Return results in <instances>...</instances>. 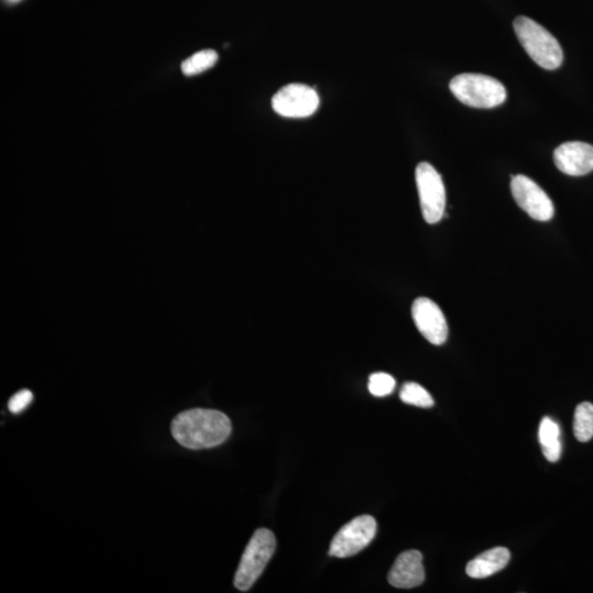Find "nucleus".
Wrapping results in <instances>:
<instances>
[{
  "mask_svg": "<svg viewBox=\"0 0 593 593\" xmlns=\"http://www.w3.org/2000/svg\"><path fill=\"white\" fill-rule=\"evenodd\" d=\"M376 532H378V524L373 516H357L334 536L329 554L337 558L354 556L370 544Z\"/></svg>",
  "mask_w": 593,
  "mask_h": 593,
  "instance_id": "nucleus-6",
  "label": "nucleus"
},
{
  "mask_svg": "<svg viewBox=\"0 0 593 593\" xmlns=\"http://www.w3.org/2000/svg\"><path fill=\"white\" fill-rule=\"evenodd\" d=\"M411 312L418 332L432 345H444L449 337V327L439 305L426 296H420L414 300Z\"/></svg>",
  "mask_w": 593,
  "mask_h": 593,
  "instance_id": "nucleus-9",
  "label": "nucleus"
},
{
  "mask_svg": "<svg viewBox=\"0 0 593 593\" xmlns=\"http://www.w3.org/2000/svg\"><path fill=\"white\" fill-rule=\"evenodd\" d=\"M451 92L464 105L491 110L502 105L507 91L496 78L483 74H459L450 83Z\"/></svg>",
  "mask_w": 593,
  "mask_h": 593,
  "instance_id": "nucleus-3",
  "label": "nucleus"
},
{
  "mask_svg": "<svg viewBox=\"0 0 593 593\" xmlns=\"http://www.w3.org/2000/svg\"><path fill=\"white\" fill-rule=\"evenodd\" d=\"M573 435L579 442H589L593 437V404H578L573 417Z\"/></svg>",
  "mask_w": 593,
  "mask_h": 593,
  "instance_id": "nucleus-14",
  "label": "nucleus"
},
{
  "mask_svg": "<svg viewBox=\"0 0 593 593\" xmlns=\"http://www.w3.org/2000/svg\"><path fill=\"white\" fill-rule=\"evenodd\" d=\"M554 162L559 171L567 175H587L593 171V147L583 142L560 144L555 150Z\"/></svg>",
  "mask_w": 593,
  "mask_h": 593,
  "instance_id": "nucleus-10",
  "label": "nucleus"
},
{
  "mask_svg": "<svg viewBox=\"0 0 593 593\" xmlns=\"http://www.w3.org/2000/svg\"><path fill=\"white\" fill-rule=\"evenodd\" d=\"M272 110L285 118H308L318 110L320 98L313 88L304 84H289L272 99Z\"/></svg>",
  "mask_w": 593,
  "mask_h": 593,
  "instance_id": "nucleus-7",
  "label": "nucleus"
},
{
  "mask_svg": "<svg viewBox=\"0 0 593 593\" xmlns=\"http://www.w3.org/2000/svg\"><path fill=\"white\" fill-rule=\"evenodd\" d=\"M400 399L404 403L411 404V406L426 409L435 406V400H433L430 393L417 383L404 384L402 392H400Z\"/></svg>",
  "mask_w": 593,
  "mask_h": 593,
  "instance_id": "nucleus-16",
  "label": "nucleus"
},
{
  "mask_svg": "<svg viewBox=\"0 0 593 593\" xmlns=\"http://www.w3.org/2000/svg\"><path fill=\"white\" fill-rule=\"evenodd\" d=\"M513 28L526 53L540 68L553 70L563 64L562 46L544 27L529 17L520 16L513 22Z\"/></svg>",
  "mask_w": 593,
  "mask_h": 593,
  "instance_id": "nucleus-2",
  "label": "nucleus"
},
{
  "mask_svg": "<svg viewBox=\"0 0 593 593\" xmlns=\"http://www.w3.org/2000/svg\"><path fill=\"white\" fill-rule=\"evenodd\" d=\"M216 62H218V53L215 51L202 50L183 61L182 70L186 77H194V75L204 73L214 68Z\"/></svg>",
  "mask_w": 593,
  "mask_h": 593,
  "instance_id": "nucleus-15",
  "label": "nucleus"
},
{
  "mask_svg": "<svg viewBox=\"0 0 593 593\" xmlns=\"http://www.w3.org/2000/svg\"><path fill=\"white\" fill-rule=\"evenodd\" d=\"M232 431L230 418L211 409L183 411L172 422V435L178 443L191 450L211 449L229 439Z\"/></svg>",
  "mask_w": 593,
  "mask_h": 593,
  "instance_id": "nucleus-1",
  "label": "nucleus"
},
{
  "mask_svg": "<svg viewBox=\"0 0 593 593\" xmlns=\"http://www.w3.org/2000/svg\"><path fill=\"white\" fill-rule=\"evenodd\" d=\"M275 549L274 533L267 529H258L249 540L235 573L234 585L237 589L240 591L251 589L274 555Z\"/></svg>",
  "mask_w": 593,
  "mask_h": 593,
  "instance_id": "nucleus-4",
  "label": "nucleus"
},
{
  "mask_svg": "<svg viewBox=\"0 0 593 593\" xmlns=\"http://www.w3.org/2000/svg\"><path fill=\"white\" fill-rule=\"evenodd\" d=\"M33 394L30 390L23 389L13 394L8 402V409L12 413H20L32 402Z\"/></svg>",
  "mask_w": 593,
  "mask_h": 593,
  "instance_id": "nucleus-18",
  "label": "nucleus"
},
{
  "mask_svg": "<svg viewBox=\"0 0 593 593\" xmlns=\"http://www.w3.org/2000/svg\"><path fill=\"white\" fill-rule=\"evenodd\" d=\"M395 388V380L392 375L375 373L370 375L369 381L370 393L375 397H386L393 394Z\"/></svg>",
  "mask_w": 593,
  "mask_h": 593,
  "instance_id": "nucleus-17",
  "label": "nucleus"
},
{
  "mask_svg": "<svg viewBox=\"0 0 593 593\" xmlns=\"http://www.w3.org/2000/svg\"><path fill=\"white\" fill-rule=\"evenodd\" d=\"M426 579L423 556L418 550H407L399 555L390 569L388 581L400 589H411L422 585Z\"/></svg>",
  "mask_w": 593,
  "mask_h": 593,
  "instance_id": "nucleus-11",
  "label": "nucleus"
},
{
  "mask_svg": "<svg viewBox=\"0 0 593 593\" xmlns=\"http://www.w3.org/2000/svg\"><path fill=\"white\" fill-rule=\"evenodd\" d=\"M416 182L423 218L430 224L440 223L445 214L446 191L439 172L422 162L416 169Z\"/></svg>",
  "mask_w": 593,
  "mask_h": 593,
  "instance_id": "nucleus-5",
  "label": "nucleus"
},
{
  "mask_svg": "<svg viewBox=\"0 0 593 593\" xmlns=\"http://www.w3.org/2000/svg\"><path fill=\"white\" fill-rule=\"evenodd\" d=\"M511 554L506 548H494L470 560L466 573L475 579L488 578L501 572L509 564Z\"/></svg>",
  "mask_w": 593,
  "mask_h": 593,
  "instance_id": "nucleus-12",
  "label": "nucleus"
},
{
  "mask_svg": "<svg viewBox=\"0 0 593 593\" xmlns=\"http://www.w3.org/2000/svg\"><path fill=\"white\" fill-rule=\"evenodd\" d=\"M511 192L517 205L532 219L549 221L554 216V205L538 183L524 175L511 176Z\"/></svg>",
  "mask_w": 593,
  "mask_h": 593,
  "instance_id": "nucleus-8",
  "label": "nucleus"
},
{
  "mask_svg": "<svg viewBox=\"0 0 593 593\" xmlns=\"http://www.w3.org/2000/svg\"><path fill=\"white\" fill-rule=\"evenodd\" d=\"M539 441L546 459L550 463H556L562 456L563 449L560 442V427L553 418L545 417L540 421Z\"/></svg>",
  "mask_w": 593,
  "mask_h": 593,
  "instance_id": "nucleus-13",
  "label": "nucleus"
}]
</instances>
